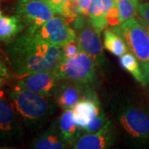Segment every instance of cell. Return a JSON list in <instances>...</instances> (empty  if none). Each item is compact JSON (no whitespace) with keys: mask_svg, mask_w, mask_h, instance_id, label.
I'll return each mask as SVG.
<instances>
[{"mask_svg":"<svg viewBox=\"0 0 149 149\" xmlns=\"http://www.w3.org/2000/svg\"><path fill=\"white\" fill-rule=\"evenodd\" d=\"M115 141V133L109 121L103 128L94 133H86L78 136L72 148L74 149H104L109 148Z\"/></svg>","mask_w":149,"mask_h":149,"instance_id":"8fae6325","label":"cell"},{"mask_svg":"<svg viewBox=\"0 0 149 149\" xmlns=\"http://www.w3.org/2000/svg\"><path fill=\"white\" fill-rule=\"evenodd\" d=\"M18 116L27 126L40 124L53 112L49 97L41 95L17 85L8 93Z\"/></svg>","mask_w":149,"mask_h":149,"instance_id":"7a4b0ae2","label":"cell"},{"mask_svg":"<svg viewBox=\"0 0 149 149\" xmlns=\"http://www.w3.org/2000/svg\"><path fill=\"white\" fill-rule=\"evenodd\" d=\"M104 48L116 56H122L129 52L128 46L122 37L110 29H106L104 33Z\"/></svg>","mask_w":149,"mask_h":149,"instance_id":"e0dca14e","label":"cell"},{"mask_svg":"<svg viewBox=\"0 0 149 149\" xmlns=\"http://www.w3.org/2000/svg\"><path fill=\"white\" fill-rule=\"evenodd\" d=\"M7 54L12 68L18 76L52 71L63 58L62 47L27 33L11 42Z\"/></svg>","mask_w":149,"mask_h":149,"instance_id":"6da1fadb","label":"cell"},{"mask_svg":"<svg viewBox=\"0 0 149 149\" xmlns=\"http://www.w3.org/2000/svg\"><path fill=\"white\" fill-rule=\"evenodd\" d=\"M88 18L98 33H101L107 25L106 14L101 0H91L88 8Z\"/></svg>","mask_w":149,"mask_h":149,"instance_id":"ac0fdd59","label":"cell"},{"mask_svg":"<svg viewBox=\"0 0 149 149\" xmlns=\"http://www.w3.org/2000/svg\"><path fill=\"white\" fill-rule=\"evenodd\" d=\"M0 17H2V11H1V8H0Z\"/></svg>","mask_w":149,"mask_h":149,"instance_id":"4dcf8cb0","label":"cell"},{"mask_svg":"<svg viewBox=\"0 0 149 149\" xmlns=\"http://www.w3.org/2000/svg\"><path fill=\"white\" fill-rule=\"evenodd\" d=\"M18 114L10 100L0 95V141H11L20 138L22 129Z\"/></svg>","mask_w":149,"mask_h":149,"instance_id":"9c48e42d","label":"cell"},{"mask_svg":"<svg viewBox=\"0 0 149 149\" xmlns=\"http://www.w3.org/2000/svg\"><path fill=\"white\" fill-rule=\"evenodd\" d=\"M113 31L123 37L130 52L138 59L144 78L149 83V37L136 17L120 25L111 27Z\"/></svg>","mask_w":149,"mask_h":149,"instance_id":"3957f363","label":"cell"},{"mask_svg":"<svg viewBox=\"0 0 149 149\" xmlns=\"http://www.w3.org/2000/svg\"><path fill=\"white\" fill-rule=\"evenodd\" d=\"M106 22L107 26L110 27H116V26H118L121 24L119 12H118L116 3H115V5L113 6L111 8L109 9V11L107 12Z\"/></svg>","mask_w":149,"mask_h":149,"instance_id":"cb8c5ba5","label":"cell"},{"mask_svg":"<svg viewBox=\"0 0 149 149\" xmlns=\"http://www.w3.org/2000/svg\"><path fill=\"white\" fill-rule=\"evenodd\" d=\"M108 122L109 120L107 119L104 112L101 110L97 115H95L93 118H91V121L87 124L86 128L84 129V131L87 133H96L100 131Z\"/></svg>","mask_w":149,"mask_h":149,"instance_id":"7402d4cb","label":"cell"},{"mask_svg":"<svg viewBox=\"0 0 149 149\" xmlns=\"http://www.w3.org/2000/svg\"><path fill=\"white\" fill-rule=\"evenodd\" d=\"M74 120L79 130H83L91 118L101 111L98 97L95 92L89 96L83 98L71 108Z\"/></svg>","mask_w":149,"mask_h":149,"instance_id":"4fadbf2b","label":"cell"},{"mask_svg":"<svg viewBox=\"0 0 149 149\" xmlns=\"http://www.w3.org/2000/svg\"><path fill=\"white\" fill-rule=\"evenodd\" d=\"M25 27V24L17 15L0 17V41L11 42Z\"/></svg>","mask_w":149,"mask_h":149,"instance_id":"9a60e30c","label":"cell"},{"mask_svg":"<svg viewBox=\"0 0 149 149\" xmlns=\"http://www.w3.org/2000/svg\"><path fill=\"white\" fill-rule=\"evenodd\" d=\"M60 79L52 71H40L19 76L17 86L46 97L56 95Z\"/></svg>","mask_w":149,"mask_h":149,"instance_id":"52a82bcc","label":"cell"},{"mask_svg":"<svg viewBox=\"0 0 149 149\" xmlns=\"http://www.w3.org/2000/svg\"><path fill=\"white\" fill-rule=\"evenodd\" d=\"M91 22H88L85 26L77 31L76 40L82 51L87 53L95 61L99 67H104L106 64V59L103 52L100 34L91 26Z\"/></svg>","mask_w":149,"mask_h":149,"instance_id":"30bf717a","label":"cell"},{"mask_svg":"<svg viewBox=\"0 0 149 149\" xmlns=\"http://www.w3.org/2000/svg\"><path fill=\"white\" fill-rule=\"evenodd\" d=\"M81 51L79 43L77 40L73 41L71 42L67 43L65 46L62 47V55L63 58L65 59H72L78 56Z\"/></svg>","mask_w":149,"mask_h":149,"instance_id":"603a6c76","label":"cell"},{"mask_svg":"<svg viewBox=\"0 0 149 149\" xmlns=\"http://www.w3.org/2000/svg\"><path fill=\"white\" fill-rule=\"evenodd\" d=\"M119 63L123 69H125L132 74L133 78L143 86L148 85L144 78L143 73L142 71L139 61L132 52H128L120 56Z\"/></svg>","mask_w":149,"mask_h":149,"instance_id":"d6986e66","label":"cell"},{"mask_svg":"<svg viewBox=\"0 0 149 149\" xmlns=\"http://www.w3.org/2000/svg\"><path fill=\"white\" fill-rule=\"evenodd\" d=\"M8 69L3 62L0 60V82L3 83V81L8 77Z\"/></svg>","mask_w":149,"mask_h":149,"instance_id":"83f0119b","label":"cell"},{"mask_svg":"<svg viewBox=\"0 0 149 149\" xmlns=\"http://www.w3.org/2000/svg\"><path fill=\"white\" fill-rule=\"evenodd\" d=\"M118 121L125 131L137 139L149 137V114L136 107H127L119 113Z\"/></svg>","mask_w":149,"mask_h":149,"instance_id":"ba28073f","label":"cell"},{"mask_svg":"<svg viewBox=\"0 0 149 149\" xmlns=\"http://www.w3.org/2000/svg\"><path fill=\"white\" fill-rule=\"evenodd\" d=\"M58 129L62 139L69 144V146H72V144L78 138V127L74 122L72 110L70 109H65L64 113L61 115L59 118Z\"/></svg>","mask_w":149,"mask_h":149,"instance_id":"2e32d148","label":"cell"},{"mask_svg":"<svg viewBox=\"0 0 149 149\" xmlns=\"http://www.w3.org/2000/svg\"><path fill=\"white\" fill-rule=\"evenodd\" d=\"M92 91L88 85L65 80L59 85L56 93V102L62 109H71L74 104L83 98L92 94Z\"/></svg>","mask_w":149,"mask_h":149,"instance_id":"7c38bea8","label":"cell"},{"mask_svg":"<svg viewBox=\"0 0 149 149\" xmlns=\"http://www.w3.org/2000/svg\"><path fill=\"white\" fill-rule=\"evenodd\" d=\"M135 17L138 19V21L140 22V24L143 26V27L145 29V31L147 32V33H148V35L149 37V22H148L147 20H145L143 17H141L139 15H137Z\"/></svg>","mask_w":149,"mask_h":149,"instance_id":"f1b7e54d","label":"cell"},{"mask_svg":"<svg viewBox=\"0 0 149 149\" xmlns=\"http://www.w3.org/2000/svg\"><path fill=\"white\" fill-rule=\"evenodd\" d=\"M139 1H142V2H146V1H149V0H139Z\"/></svg>","mask_w":149,"mask_h":149,"instance_id":"1f68e13d","label":"cell"},{"mask_svg":"<svg viewBox=\"0 0 149 149\" xmlns=\"http://www.w3.org/2000/svg\"><path fill=\"white\" fill-rule=\"evenodd\" d=\"M55 13V14H61L62 8L67 0H42Z\"/></svg>","mask_w":149,"mask_h":149,"instance_id":"d4e9b609","label":"cell"},{"mask_svg":"<svg viewBox=\"0 0 149 149\" xmlns=\"http://www.w3.org/2000/svg\"><path fill=\"white\" fill-rule=\"evenodd\" d=\"M79 4H80L81 14L88 17V8L90 6L91 0H78Z\"/></svg>","mask_w":149,"mask_h":149,"instance_id":"4316f807","label":"cell"},{"mask_svg":"<svg viewBox=\"0 0 149 149\" xmlns=\"http://www.w3.org/2000/svg\"><path fill=\"white\" fill-rule=\"evenodd\" d=\"M121 23L138 15L139 0H115Z\"/></svg>","mask_w":149,"mask_h":149,"instance_id":"ffe728a7","label":"cell"},{"mask_svg":"<svg viewBox=\"0 0 149 149\" xmlns=\"http://www.w3.org/2000/svg\"><path fill=\"white\" fill-rule=\"evenodd\" d=\"M61 17H63L65 21L68 25H71L74 20L81 15L80 4L78 0H67L62 8Z\"/></svg>","mask_w":149,"mask_h":149,"instance_id":"44dd1931","label":"cell"},{"mask_svg":"<svg viewBox=\"0 0 149 149\" xmlns=\"http://www.w3.org/2000/svg\"><path fill=\"white\" fill-rule=\"evenodd\" d=\"M16 15L27 27L26 33L32 35L35 30L55 15L53 10L42 0H19L15 8Z\"/></svg>","mask_w":149,"mask_h":149,"instance_id":"5b68a950","label":"cell"},{"mask_svg":"<svg viewBox=\"0 0 149 149\" xmlns=\"http://www.w3.org/2000/svg\"><path fill=\"white\" fill-rule=\"evenodd\" d=\"M98 65L84 51L72 59L62 58L53 71L60 80L90 85L96 79Z\"/></svg>","mask_w":149,"mask_h":149,"instance_id":"277c9868","label":"cell"},{"mask_svg":"<svg viewBox=\"0 0 149 149\" xmlns=\"http://www.w3.org/2000/svg\"><path fill=\"white\" fill-rule=\"evenodd\" d=\"M31 36L63 47L76 40V32L65 21L63 17H53L35 30Z\"/></svg>","mask_w":149,"mask_h":149,"instance_id":"8992f818","label":"cell"},{"mask_svg":"<svg viewBox=\"0 0 149 149\" xmlns=\"http://www.w3.org/2000/svg\"><path fill=\"white\" fill-rule=\"evenodd\" d=\"M2 85H3V83H1V82H0V95H3V91H2V90H1V88H2Z\"/></svg>","mask_w":149,"mask_h":149,"instance_id":"f546056e","label":"cell"},{"mask_svg":"<svg viewBox=\"0 0 149 149\" xmlns=\"http://www.w3.org/2000/svg\"><path fill=\"white\" fill-rule=\"evenodd\" d=\"M138 15L149 22V1L139 3L138 8Z\"/></svg>","mask_w":149,"mask_h":149,"instance_id":"484cf974","label":"cell"},{"mask_svg":"<svg viewBox=\"0 0 149 149\" xmlns=\"http://www.w3.org/2000/svg\"><path fill=\"white\" fill-rule=\"evenodd\" d=\"M32 148L35 149H65L69 144L62 139L59 129L51 127L32 141Z\"/></svg>","mask_w":149,"mask_h":149,"instance_id":"5bb4252c","label":"cell"}]
</instances>
